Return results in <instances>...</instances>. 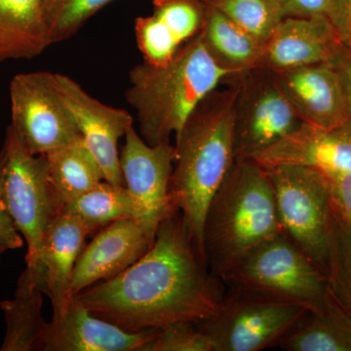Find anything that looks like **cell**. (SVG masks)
<instances>
[{"instance_id":"14","label":"cell","mask_w":351,"mask_h":351,"mask_svg":"<svg viewBox=\"0 0 351 351\" xmlns=\"http://www.w3.org/2000/svg\"><path fill=\"white\" fill-rule=\"evenodd\" d=\"M159 329L130 332L93 315L75 297L53 311L41 351H141Z\"/></svg>"},{"instance_id":"19","label":"cell","mask_w":351,"mask_h":351,"mask_svg":"<svg viewBox=\"0 0 351 351\" xmlns=\"http://www.w3.org/2000/svg\"><path fill=\"white\" fill-rule=\"evenodd\" d=\"M95 232L82 219L63 213L57 215L46 228L38 265L29 269L38 274L53 311H63L71 299L69 289L76 261L85 240Z\"/></svg>"},{"instance_id":"15","label":"cell","mask_w":351,"mask_h":351,"mask_svg":"<svg viewBox=\"0 0 351 351\" xmlns=\"http://www.w3.org/2000/svg\"><path fill=\"white\" fill-rule=\"evenodd\" d=\"M272 75L302 122L332 128L350 119L341 78L331 64H311Z\"/></svg>"},{"instance_id":"33","label":"cell","mask_w":351,"mask_h":351,"mask_svg":"<svg viewBox=\"0 0 351 351\" xmlns=\"http://www.w3.org/2000/svg\"><path fill=\"white\" fill-rule=\"evenodd\" d=\"M329 0H278L286 17L325 15Z\"/></svg>"},{"instance_id":"29","label":"cell","mask_w":351,"mask_h":351,"mask_svg":"<svg viewBox=\"0 0 351 351\" xmlns=\"http://www.w3.org/2000/svg\"><path fill=\"white\" fill-rule=\"evenodd\" d=\"M141 351H214V345L197 323L184 321L160 328Z\"/></svg>"},{"instance_id":"17","label":"cell","mask_w":351,"mask_h":351,"mask_svg":"<svg viewBox=\"0 0 351 351\" xmlns=\"http://www.w3.org/2000/svg\"><path fill=\"white\" fill-rule=\"evenodd\" d=\"M341 45L326 16L285 17L263 45L258 69L277 73L330 64Z\"/></svg>"},{"instance_id":"5","label":"cell","mask_w":351,"mask_h":351,"mask_svg":"<svg viewBox=\"0 0 351 351\" xmlns=\"http://www.w3.org/2000/svg\"><path fill=\"white\" fill-rule=\"evenodd\" d=\"M223 281L308 311H322L332 302L325 274L284 232L261 245Z\"/></svg>"},{"instance_id":"4","label":"cell","mask_w":351,"mask_h":351,"mask_svg":"<svg viewBox=\"0 0 351 351\" xmlns=\"http://www.w3.org/2000/svg\"><path fill=\"white\" fill-rule=\"evenodd\" d=\"M230 78L199 34L167 64L144 62L134 66L125 99L135 110L141 137L151 145L170 143L171 135L179 134L201 101Z\"/></svg>"},{"instance_id":"30","label":"cell","mask_w":351,"mask_h":351,"mask_svg":"<svg viewBox=\"0 0 351 351\" xmlns=\"http://www.w3.org/2000/svg\"><path fill=\"white\" fill-rule=\"evenodd\" d=\"M5 149L0 152V250H14L23 246L22 237L15 223L4 197V169H5Z\"/></svg>"},{"instance_id":"24","label":"cell","mask_w":351,"mask_h":351,"mask_svg":"<svg viewBox=\"0 0 351 351\" xmlns=\"http://www.w3.org/2000/svg\"><path fill=\"white\" fill-rule=\"evenodd\" d=\"M279 348L287 351H351V316L332 298L322 311H308Z\"/></svg>"},{"instance_id":"1","label":"cell","mask_w":351,"mask_h":351,"mask_svg":"<svg viewBox=\"0 0 351 351\" xmlns=\"http://www.w3.org/2000/svg\"><path fill=\"white\" fill-rule=\"evenodd\" d=\"M221 282L176 211L164 219L151 249L138 262L75 298L97 317L138 332L209 319L225 301Z\"/></svg>"},{"instance_id":"9","label":"cell","mask_w":351,"mask_h":351,"mask_svg":"<svg viewBox=\"0 0 351 351\" xmlns=\"http://www.w3.org/2000/svg\"><path fill=\"white\" fill-rule=\"evenodd\" d=\"M10 127L29 154L40 156L82 137L58 90L55 73H21L10 83Z\"/></svg>"},{"instance_id":"11","label":"cell","mask_w":351,"mask_h":351,"mask_svg":"<svg viewBox=\"0 0 351 351\" xmlns=\"http://www.w3.org/2000/svg\"><path fill=\"white\" fill-rule=\"evenodd\" d=\"M124 184L142 211L140 225L156 240L164 219L174 212L170 197V180L175 161V145H151L131 127L119 154Z\"/></svg>"},{"instance_id":"12","label":"cell","mask_w":351,"mask_h":351,"mask_svg":"<svg viewBox=\"0 0 351 351\" xmlns=\"http://www.w3.org/2000/svg\"><path fill=\"white\" fill-rule=\"evenodd\" d=\"M55 80L83 142L103 171L105 181L125 186L120 168L119 142L133 127V117L127 110L110 107L93 98L69 76L55 73Z\"/></svg>"},{"instance_id":"16","label":"cell","mask_w":351,"mask_h":351,"mask_svg":"<svg viewBox=\"0 0 351 351\" xmlns=\"http://www.w3.org/2000/svg\"><path fill=\"white\" fill-rule=\"evenodd\" d=\"M252 160L263 169L300 165L321 173L351 174V119L332 128L302 122L292 133Z\"/></svg>"},{"instance_id":"32","label":"cell","mask_w":351,"mask_h":351,"mask_svg":"<svg viewBox=\"0 0 351 351\" xmlns=\"http://www.w3.org/2000/svg\"><path fill=\"white\" fill-rule=\"evenodd\" d=\"M325 16L341 43L351 49V0H329Z\"/></svg>"},{"instance_id":"21","label":"cell","mask_w":351,"mask_h":351,"mask_svg":"<svg viewBox=\"0 0 351 351\" xmlns=\"http://www.w3.org/2000/svg\"><path fill=\"white\" fill-rule=\"evenodd\" d=\"M199 36L215 62L232 77L260 66L265 44L207 4Z\"/></svg>"},{"instance_id":"34","label":"cell","mask_w":351,"mask_h":351,"mask_svg":"<svg viewBox=\"0 0 351 351\" xmlns=\"http://www.w3.org/2000/svg\"><path fill=\"white\" fill-rule=\"evenodd\" d=\"M341 78L351 119V49L341 45L331 63Z\"/></svg>"},{"instance_id":"20","label":"cell","mask_w":351,"mask_h":351,"mask_svg":"<svg viewBox=\"0 0 351 351\" xmlns=\"http://www.w3.org/2000/svg\"><path fill=\"white\" fill-rule=\"evenodd\" d=\"M43 290L38 274L27 267L18 282L15 297L1 302L7 324L0 350L41 351L48 322L43 316Z\"/></svg>"},{"instance_id":"18","label":"cell","mask_w":351,"mask_h":351,"mask_svg":"<svg viewBox=\"0 0 351 351\" xmlns=\"http://www.w3.org/2000/svg\"><path fill=\"white\" fill-rule=\"evenodd\" d=\"M205 14L203 0H154V13L135 22L145 62L156 66L170 62L184 44L200 34Z\"/></svg>"},{"instance_id":"25","label":"cell","mask_w":351,"mask_h":351,"mask_svg":"<svg viewBox=\"0 0 351 351\" xmlns=\"http://www.w3.org/2000/svg\"><path fill=\"white\" fill-rule=\"evenodd\" d=\"M62 213L77 217L95 230L119 219H133L138 223L142 221L141 208L128 189L107 181L69 201Z\"/></svg>"},{"instance_id":"26","label":"cell","mask_w":351,"mask_h":351,"mask_svg":"<svg viewBox=\"0 0 351 351\" xmlns=\"http://www.w3.org/2000/svg\"><path fill=\"white\" fill-rule=\"evenodd\" d=\"M265 44L286 17L278 0H203Z\"/></svg>"},{"instance_id":"28","label":"cell","mask_w":351,"mask_h":351,"mask_svg":"<svg viewBox=\"0 0 351 351\" xmlns=\"http://www.w3.org/2000/svg\"><path fill=\"white\" fill-rule=\"evenodd\" d=\"M112 0H43L50 44L62 43L80 31L92 16Z\"/></svg>"},{"instance_id":"23","label":"cell","mask_w":351,"mask_h":351,"mask_svg":"<svg viewBox=\"0 0 351 351\" xmlns=\"http://www.w3.org/2000/svg\"><path fill=\"white\" fill-rule=\"evenodd\" d=\"M44 156L50 184L61 211L69 201L80 197L105 181L98 161L82 138Z\"/></svg>"},{"instance_id":"27","label":"cell","mask_w":351,"mask_h":351,"mask_svg":"<svg viewBox=\"0 0 351 351\" xmlns=\"http://www.w3.org/2000/svg\"><path fill=\"white\" fill-rule=\"evenodd\" d=\"M325 276L332 299L351 316V228L335 212Z\"/></svg>"},{"instance_id":"6","label":"cell","mask_w":351,"mask_h":351,"mask_svg":"<svg viewBox=\"0 0 351 351\" xmlns=\"http://www.w3.org/2000/svg\"><path fill=\"white\" fill-rule=\"evenodd\" d=\"M265 170L282 232L326 274L334 218L326 178L306 166L279 165Z\"/></svg>"},{"instance_id":"8","label":"cell","mask_w":351,"mask_h":351,"mask_svg":"<svg viewBox=\"0 0 351 351\" xmlns=\"http://www.w3.org/2000/svg\"><path fill=\"white\" fill-rule=\"evenodd\" d=\"M4 197L16 228L27 244V267L38 265L46 228L61 213L48 177L45 156H34L10 126L7 129Z\"/></svg>"},{"instance_id":"13","label":"cell","mask_w":351,"mask_h":351,"mask_svg":"<svg viewBox=\"0 0 351 351\" xmlns=\"http://www.w3.org/2000/svg\"><path fill=\"white\" fill-rule=\"evenodd\" d=\"M154 240L133 219H119L95 235L76 261L69 295L125 271L151 249Z\"/></svg>"},{"instance_id":"7","label":"cell","mask_w":351,"mask_h":351,"mask_svg":"<svg viewBox=\"0 0 351 351\" xmlns=\"http://www.w3.org/2000/svg\"><path fill=\"white\" fill-rule=\"evenodd\" d=\"M308 311L306 307L233 288L217 313L197 325L214 351H260L277 346Z\"/></svg>"},{"instance_id":"3","label":"cell","mask_w":351,"mask_h":351,"mask_svg":"<svg viewBox=\"0 0 351 351\" xmlns=\"http://www.w3.org/2000/svg\"><path fill=\"white\" fill-rule=\"evenodd\" d=\"M281 232L267 170L252 159L235 160L205 214L203 252L208 269L223 280Z\"/></svg>"},{"instance_id":"35","label":"cell","mask_w":351,"mask_h":351,"mask_svg":"<svg viewBox=\"0 0 351 351\" xmlns=\"http://www.w3.org/2000/svg\"><path fill=\"white\" fill-rule=\"evenodd\" d=\"M2 253H4V251L0 250V256L2 255Z\"/></svg>"},{"instance_id":"22","label":"cell","mask_w":351,"mask_h":351,"mask_svg":"<svg viewBox=\"0 0 351 351\" xmlns=\"http://www.w3.org/2000/svg\"><path fill=\"white\" fill-rule=\"evenodd\" d=\"M50 45L43 0H0V62L32 59Z\"/></svg>"},{"instance_id":"2","label":"cell","mask_w":351,"mask_h":351,"mask_svg":"<svg viewBox=\"0 0 351 351\" xmlns=\"http://www.w3.org/2000/svg\"><path fill=\"white\" fill-rule=\"evenodd\" d=\"M208 95L176 135L170 180L173 207L181 212L191 237L203 252L208 205L235 161V101L239 82Z\"/></svg>"},{"instance_id":"10","label":"cell","mask_w":351,"mask_h":351,"mask_svg":"<svg viewBox=\"0 0 351 351\" xmlns=\"http://www.w3.org/2000/svg\"><path fill=\"white\" fill-rule=\"evenodd\" d=\"M235 160L252 159L267 151L302 123L274 80L271 71L257 69L234 76Z\"/></svg>"},{"instance_id":"31","label":"cell","mask_w":351,"mask_h":351,"mask_svg":"<svg viewBox=\"0 0 351 351\" xmlns=\"http://www.w3.org/2000/svg\"><path fill=\"white\" fill-rule=\"evenodd\" d=\"M322 174L326 178L332 210L351 228V174Z\"/></svg>"}]
</instances>
